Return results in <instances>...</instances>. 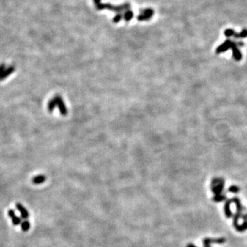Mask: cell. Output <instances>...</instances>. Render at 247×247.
<instances>
[{
	"label": "cell",
	"mask_w": 247,
	"mask_h": 247,
	"mask_svg": "<svg viewBox=\"0 0 247 247\" xmlns=\"http://www.w3.org/2000/svg\"><path fill=\"white\" fill-rule=\"evenodd\" d=\"M45 180H46V177L45 175L40 174V175L36 176V177H34V178H32V182L35 185H39V184L44 183V182L45 181Z\"/></svg>",
	"instance_id": "11"
},
{
	"label": "cell",
	"mask_w": 247,
	"mask_h": 247,
	"mask_svg": "<svg viewBox=\"0 0 247 247\" xmlns=\"http://www.w3.org/2000/svg\"><path fill=\"white\" fill-rule=\"evenodd\" d=\"M59 108L60 113L63 115H65L67 113V108L61 96L60 95H56L52 100L48 102V109L50 112L52 113L54 110L55 107Z\"/></svg>",
	"instance_id": "1"
},
{
	"label": "cell",
	"mask_w": 247,
	"mask_h": 247,
	"mask_svg": "<svg viewBox=\"0 0 247 247\" xmlns=\"http://www.w3.org/2000/svg\"><path fill=\"white\" fill-rule=\"evenodd\" d=\"M6 69V67L4 64H0V77L1 76V75L3 74V73L5 70Z\"/></svg>",
	"instance_id": "18"
},
{
	"label": "cell",
	"mask_w": 247,
	"mask_h": 247,
	"mask_svg": "<svg viewBox=\"0 0 247 247\" xmlns=\"http://www.w3.org/2000/svg\"><path fill=\"white\" fill-rule=\"evenodd\" d=\"M226 239L224 237H220V238H204L202 240V244L204 246H210L211 244H222L225 243Z\"/></svg>",
	"instance_id": "5"
},
{
	"label": "cell",
	"mask_w": 247,
	"mask_h": 247,
	"mask_svg": "<svg viewBox=\"0 0 247 247\" xmlns=\"http://www.w3.org/2000/svg\"><path fill=\"white\" fill-rule=\"evenodd\" d=\"M227 199H226V196L225 194H218V195H215L212 198L213 201L218 202H222L224 201H226Z\"/></svg>",
	"instance_id": "15"
},
{
	"label": "cell",
	"mask_w": 247,
	"mask_h": 247,
	"mask_svg": "<svg viewBox=\"0 0 247 247\" xmlns=\"http://www.w3.org/2000/svg\"><path fill=\"white\" fill-rule=\"evenodd\" d=\"M242 215V212H240V211H236V212L235 213V214L233 215V226H235V225H237L238 224V220L241 218Z\"/></svg>",
	"instance_id": "16"
},
{
	"label": "cell",
	"mask_w": 247,
	"mask_h": 247,
	"mask_svg": "<svg viewBox=\"0 0 247 247\" xmlns=\"http://www.w3.org/2000/svg\"><path fill=\"white\" fill-rule=\"evenodd\" d=\"M232 43L233 41H231L230 39L226 40L223 43L218 47L216 50H215V52H216L217 54H220V53L226 52V51H227L229 49H231Z\"/></svg>",
	"instance_id": "6"
},
{
	"label": "cell",
	"mask_w": 247,
	"mask_h": 247,
	"mask_svg": "<svg viewBox=\"0 0 247 247\" xmlns=\"http://www.w3.org/2000/svg\"><path fill=\"white\" fill-rule=\"evenodd\" d=\"M224 34L226 37H233L236 39H244V38L247 37V29H243L240 32H235L233 29H226L224 30Z\"/></svg>",
	"instance_id": "4"
},
{
	"label": "cell",
	"mask_w": 247,
	"mask_h": 247,
	"mask_svg": "<svg viewBox=\"0 0 247 247\" xmlns=\"http://www.w3.org/2000/svg\"><path fill=\"white\" fill-rule=\"evenodd\" d=\"M237 232H244L247 230V221H244L243 223L241 224H237L234 226Z\"/></svg>",
	"instance_id": "13"
},
{
	"label": "cell",
	"mask_w": 247,
	"mask_h": 247,
	"mask_svg": "<svg viewBox=\"0 0 247 247\" xmlns=\"http://www.w3.org/2000/svg\"><path fill=\"white\" fill-rule=\"evenodd\" d=\"M15 207H16L17 210L20 212V214H21L22 218L23 220H28V218L30 217V214H29V211L26 210L25 207H24L23 204L19 203V202L16 203Z\"/></svg>",
	"instance_id": "7"
},
{
	"label": "cell",
	"mask_w": 247,
	"mask_h": 247,
	"mask_svg": "<svg viewBox=\"0 0 247 247\" xmlns=\"http://www.w3.org/2000/svg\"><path fill=\"white\" fill-rule=\"evenodd\" d=\"M15 72V67L13 66H9L8 67H6V69L4 71L3 74L1 75V76L0 77V81H3L5 78H6L8 76H9L10 75L12 74V73Z\"/></svg>",
	"instance_id": "10"
},
{
	"label": "cell",
	"mask_w": 247,
	"mask_h": 247,
	"mask_svg": "<svg viewBox=\"0 0 247 247\" xmlns=\"http://www.w3.org/2000/svg\"><path fill=\"white\" fill-rule=\"evenodd\" d=\"M8 216L10 218L11 220H12V223L15 226H17V225H19V224L21 223V218H20L19 217H18L16 214H15V211L13 210H8Z\"/></svg>",
	"instance_id": "9"
},
{
	"label": "cell",
	"mask_w": 247,
	"mask_h": 247,
	"mask_svg": "<svg viewBox=\"0 0 247 247\" xmlns=\"http://www.w3.org/2000/svg\"><path fill=\"white\" fill-rule=\"evenodd\" d=\"M224 188V180L222 178H214L211 183V192L215 195L221 194Z\"/></svg>",
	"instance_id": "2"
},
{
	"label": "cell",
	"mask_w": 247,
	"mask_h": 247,
	"mask_svg": "<svg viewBox=\"0 0 247 247\" xmlns=\"http://www.w3.org/2000/svg\"><path fill=\"white\" fill-rule=\"evenodd\" d=\"M241 218L243 219L244 221H247V213H246V214H242Z\"/></svg>",
	"instance_id": "19"
},
{
	"label": "cell",
	"mask_w": 247,
	"mask_h": 247,
	"mask_svg": "<svg viewBox=\"0 0 247 247\" xmlns=\"http://www.w3.org/2000/svg\"><path fill=\"white\" fill-rule=\"evenodd\" d=\"M240 191V188L237 185H231L228 188V192L233 193H237Z\"/></svg>",
	"instance_id": "17"
},
{
	"label": "cell",
	"mask_w": 247,
	"mask_h": 247,
	"mask_svg": "<svg viewBox=\"0 0 247 247\" xmlns=\"http://www.w3.org/2000/svg\"><path fill=\"white\" fill-rule=\"evenodd\" d=\"M231 201H232V202H233V203L235 204V206H236V210L237 211L242 212V211H244V209H243L244 207H243V206H242L241 201H240L239 198L235 196L231 199Z\"/></svg>",
	"instance_id": "12"
},
{
	"label": "cell",
	"mask_w": 247,
	"mask_h": 247,
	"mask_svg": "<svg viewBox=\"0 0 247 247\" xmlns=\"http://www.w3.org/2000/svg\"><path fill=\"white\" fill-rule=\"evenodd\" d=\"M21 230L23 231V232H27L30 228V222H29L28 220H24L21 223Z\"/></svg>",
	"instance_id": "14"
},
{
	"label": "cell",
	"mask_w": 247,
	"mask_h": 247,
	"mask_svg": "<svg viewBox=\"0 0 247 247\" xmlns=\"http://www.w3.org/2000/svg\"><path fill=\"white\" fill-rule=\"evenodd\" d=\"M244 45V43L242 41L235 42L233 41L232 45H231V49L233 52V58L236 61H241L242 59V54L239 50V47H243Z\"/></svg>",
	"instance_id": "3"
},
{
	"label": "cell",
	"mask_w": 247,
	"mask_h": 247,
	"mask_svg": "<svg viewBox=\"0 0 247 247\" xmlns=\"http://www.w3.org/2000/svg\"><path fill=\"white\" fill-rule=\"evenodd\" d=\"M232 202L231 199H226L225 201V203L224 204V212L225 216L227 218H230L232 217V211L231 210V204Z\"/></svg>",
	"instance_id": "8"
},
{
	"label": "cell",
	"mask_w": 247,
	"mask_h": 247,
	"mask_svg": "<svg viewBox=\"0 0 247 247\" xmlns=\"http://www.w3.org/2000/svg\"><path fill=\"white\" fill-rule=\"evenodd\" d=\"M186 247H197V246H196V245H194V244H192V243H190V244H188V245L186 246Z\"/></svg>",
	"instance_id": "20"
}]
</instances>
